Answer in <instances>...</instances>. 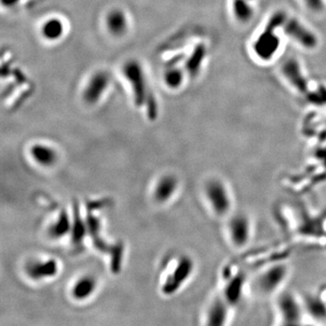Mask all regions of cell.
Segmentation results:
<instances>
[{
    "instance_id": "1",
    "label": "cell",
    "mask_w": 326,
    "mask_h": 326,
    "mask_svg": "<svg viewBox=\"0 0 326 326\" xmlns=\"http://www.w3.org/2000/svg\"><path fill=\"white\" fill-rule=\"evenodd\" d=\"M208 208L215 217L227 219L233 213L234 197L228 184L218 177L208 179L203 188Z\"/></svg>"
},
{
    "instance_id": "2",
    "label": "cell",
    "mask_w": 326,
    "mask_h": 326,
    "mask_svg": "<svg viewBox=\"0 0 326 326\" xmlns=\"http://www.w3.org/2000/svg\"><path fill=\"white\" fill-rule=\"evenodd\" d=\"M289 273L290 269L286 263L270 264L257 275L254 280V288L262 296L276 295L281 292Z\"/></svg>"
},
{
    "instance_id": "3",
    "label": "cell",
    "mask_w": 326,
    "mask_h": 326,
    "mask_svg": "<svg viewBox=\"0 0 326 326\" xmlns=\"http://www.w3.org/2000/svg\"><path fill=\"white\" fill-rule=\"evenodd\" d=\"M226 236L232 248H247L254 235L253 221L248 214L236 212L227 218Z\"/></svg>"
},
{
    "instance_id": "4",
    "label": "cell",
    "mask_w": 326,
    "mask_h": 326,
    "mask_svg": "<svg viewBox=\"0 0 326 326\" xmlns=\"http://www.w3.org/2000/svg\"><path fill=\"white\" fill-rule=\"evenodd\" d=\"M276 311L283 326H300L306 318L302 298L293 292L281 291L276 294Z\"/></svg>"
},
{
    "instance_id": "5",
    "label": "cell",
    "mask_w": 326,
    "mask_h": 326,
    "mask_svg": "<svg viewBox=\"0 0 326 326\" xmlns=\"http://www.w3.org/2000/svg\"><path fill=\"white\" fill-rule=\"evenodd\" d=\"M195 267L193 259L189 256H181L177 260L173 270L163 283L162 292L165 295H171L178 292L192 276Z\"/></svg>"
},
{
    "instance_id": "6",
    "label": "cell",
    "mask_w": 326,
    "mask_h": 326,
    "mask_svg": "<svg viewBox=\"0 0 326 326\" xmlns=\"http://www.w3.org/2000/svg\"><path fill=\"white\" fill-rule=\"evenodd\" d=\"M233 305L220 293L211 300L206 312V325L224 326L228 324L232 316Z\"/></svg>"
},
{
    "instance_id": "7",
    "label": "cell",
    "mask_w": 326,
    "mask_h": 326,
    "mask_svg": "<svg viewBox=\"0 0 326 326\" xmlns=\"http://www.w3.org/2000/svg\"><path fill=\"white\" fill-rule=\"evenodd\" d=\"M59 265L54 259L32 260L26 264L25 272L27 276L33 281H41L50 279L57 276Z\"/></svg>"
},
{
    "instance_id": "8",
    "label": "cell",
    "mask_w": 326,
    "mask_h": 326,
    "mask_svg": "<svg viewBox=\"0 0 326 326\" xmlns=\"http://www.w3.org/2000/svg\"><path fill=\"white\" fill-rule=\"evenodd\" d=\"M276 29L265 26L264 31L259 35V38L254 44V50L260 59L269 60L280 45V40L275 34Z\"/></svg>"
},
{
    "instance_id": "9",
    "label": "cell",
    "mask_w": 326,
    "mask_h": 326,
    "mask_svg": "<svg viewBox=\"0 0 326 326\" xmlns=\"http://www.w3.org/2000/svg\"><path fill=\"white\" fill-rule=\"evenodd\" d=\"M285 33L293 40H295L305 48H314L317 45L315 34L306 29L295 18H288L284 24Z\"/></svg>"
},
{
    "instance_id": "10",
    "label": "cell",
    "mask_w": 326,
    "mask_h": 326,
    "mask_svg": "<svg viewBox=\"0 0 326 326\" xmlns=\"http://www.w3.org/2000/svg\"><path fill=\"white\" fill-rule=\"evenodd\" d=\"M306 317L326 324V300L320 294L310 293L302 298Z\"/></svg>"
},
{
    "instance_id": "11",
    "label": "cell",
    "mask_w": 326,
    "mask_h": 326,
    "mask_svg": "<svg viewBox=\"0 0 326 326\" xmlns=\"http://www.w3.org/2000/svg\"><path fill=\"white\" fill-rule=\"evenodd\" d=\"M282 72L296 90L302 94L308 92L307 81L304 78L299 63L295 59H287L282 65Z\"/></svg>"
},
{
    "instance_id": "12",
    "label": "cell",
    "mask_w": 326,
    "mask_h": 326,
    "mask_svg": "<svg viewBox=\"0 0 326 326\" xmlns=\"http://www.w3.org/2000/svg\"><path fill=\"white\" fill-rule=\"evenodd\" d=\"M179 187V180L174 175H164L158 180L153 196L155 200L160 203L168 202L174 196Z\"/></svg>"
},
{
    "instance_id": "13",
    "label": "cell",
    "mask_w": 326,
    "mask_h": 326,
    "mask_svg": "<svg viewBox=\"0 0 326 326\" xmlns=\"http://www.w3.org/2000/svg\"><path fill=\"white\" fill-rule=\"evenodd\" d=\"M125 73L132 83L136 100L139 104L144 102L146 96V84L143 79V73L140 65L135 62H130L125 67Z\"/></svg>"
},
{
    "instance_id": "14",
    "label": "cell",
    "mask_w": 326,
    "mask_h": 326,
    "mask_svg": "<svg viewBox=\"0 0 326 326\" xmlns=\"http://www.w3.org/2000/svg\"><path fill=\"white\" fill-rule=\"evenodd\" d=\"M30 155L34 163L46 168L54 166L58 161L57 151L51 146L41 143L34 144L30 148Z\"/></svg>"
},
{
    "instance_id": "15",
    "label": "cell",
    "mask_w": 326,
    "mask_h": 326,
    "mask_svg": "<svg viewBox=\"0 0 326 326\" xmlns=\"http://www.w3.org/2000/svg\"><path fill=\"white\" fill-rule=\"evenodd\" d=\"M71 242L72 246L76 249L83 248L85 236L88 234V228L86 221L82 219L79 212L78 206L75 204L73 208L72 218V229H71Z\"/></svg>"
},
{
    "instance_id": "16",
    "label": "cell",
    "mask_w": 326,
    "mask_h": 326,
    "mask_svg": "<svg viewBox=\"0 0 326 326\" xmlns=\"http://www.w3.org/2000/svg\"><path fill=\"white\" fill-rule=\"evenodd\" d=\"M71 229H72V219L65 209H62L61 212L57 216V220L48 226L46 233L51 239L57 240L70 234Z\"/></svg>"
},
{
    "instance_id": "17",
    "label": "cell",
    "mask_w": 326,
    "mask_h": 326,
    "mask_svg": "<svg viewBox=\"0 0 326 326\" xmlns=\"http://www.w3.org/2000/svg\"><path fill=\"white\" fill-rule=\"evenodd\" d=\"M97 288V281L94 276H84L73 284L71 293L76 301H85L91 297Z\"/></svg>"
},
{
    "instance_id": "18",
    "label": "cell",
    "mask_w": 326,
    "mask_h": 326,
    "mask_svg": "<svg viewBox=\"0 0 326 326\" xmlns=\"http://www.w3.org/2000/svg\"><path fill=\"white\" fill-rule=\"evenodd\" d=\"M244 284L245 280L241 273L232 275L230 279L227 280L225 283L224 290L221 293L233 306L236 305L241 298Z\"/></svg>"
},
{
    "instance_id": "19",
    "label": "cell",
    "mask_w": 326,
    "mask_h": 326,
    "mask_svg": "<svg viewBox=\"0 0 326 326\" xmlns=\"http://www.w3.org/2000/svg\"><path fill=\"white\" fill-rule=\"evenodd\" d=\"M109 83L106 73H100L94 75L85 91V101L94 103L106 89Z\"/></svg>"
},
{
    "instance_id": "20",
    "label": "cell",
    "mask_w": 326,
    "mask_h": 326,
    "mask_svg": "<svg viewBox=\"0 0 326 326\" xmlns=\"http://www.w3.org/2000/svg\"><path fill=\"white\" fill-rule=\"evenodd\" d=\"M107 26L113 34H123L127 27V20L124 13L119 10H114L110 13L107 17Z\"/></svg>"
},
{
    "instance_id": "21",
    "label": "cell",
    "mask_w": 326,
    "mask_h": 326,
    "mask_svg": "<svg viewBox=\"0 0 326 326\" xmlns=\"http://www.w3.org/2000/svg\"><path fill=\"white\" fill-rule=\"evenodd\" d=\"M206 55V48L205 45H198L197 47L195 48V50L193 52L192 57H190V59L187 62V69L192 75H196L199 68L201 66V64L203 62V59Z\"/></svg>"
},
{
    "instance_id": "22",
    "label": "cell",
    "mask_w": 326,
    "mask_h": 326,
    "mask_svg": "<svg viewBox=\"0 0 326 326\" xmlns=\"http://www.w3.org/2000/svg\"><path fill=\"white\" fill-rule=\"evenodd\" d=\"M233 6L235 16L241 22H247L253 16V9L248 0H235Z\"/></svg>"
},
{
    "instance_id": "23",
    "label": "cell",
    "mask_w": 326,
    "mask_h": 326,
    "mask_svg": "<svg viewBox=\"0 0 326 326\" xmlns=\"http://www.w3.org/2000/svg\"><path fill=\"white\" fill-rule=\"evenodd\" d=\"M64 31L62 23L58 19H51L43 27V34L47 39L55 40L60 37Z\"/></svg>"
},
{
    "instance_id": "24",
    "label": "cell",
    "mask_w": 326,
    "mask_h": 326,
    "mask_svg": "<svg viewBox=\"0 0 326 326\" xmlns=\"http://www.w3.org/2000/svg\"><path fill=\"white\" fill-rule=\"evenodd\" d=\"M182 79H183L182 72H180L179 69L170 70L166 73V77H165L166 83L172 88L180 86V84L182 83Z\"/></svg>"
},
{
    "instance_id": "25",
    "label": "cell",
    "mask_w": 326,
    "mask_h": 326,
    "mask_svg": "<svg viewBox=\"0 0 326 326\" xmlns=\"http://www.w3.org/2000/svg\"><path fill=\"white\" fill-rule=\"evenodd\" d=\"M308 100L315 104H324L326 103V88L320 86L317 92L312 93L308 95Z\"/></svg>"
},
{
    "instance_id": "26",
    "label": "cell",
    "mask_w": 326,
    "mask_h": 326,
    "mask_svg": "<svg viewBox=\"0 0 326 326\" xmlns=\"http://www.w3.org/2000/svg\"><path fill=\"white\" fill-rule=\"evenodd\" d=\"M306 6L309 7L311 10L315 12H319L324 8V1L323 0H304Z\"/></svg>"
}]
</instances>
